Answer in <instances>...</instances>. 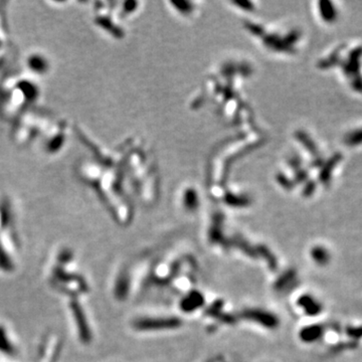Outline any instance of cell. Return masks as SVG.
Wrapping results in <instances>:
<instances>
[{"label":"cell","instance_id":"5","mask_svg":"<svg viewBox=\"0 0 362 362\" xmlns=\"http://www.w3.org/2000/svg\"><path fill=\"white\" fill-rule=\"evenodd\" d=\"M69 312L76 329L78 339L83 344H90L93 340V330L86 309L80 298H72L68 303Z\"/></svg>","mask_w":362,"mask_h":362},{"label":"cell","instance_id":"14","mask_svg":"<svg viewBox=\"0 0 362 362\" xmlns=\"http://www.w3.org/2000/svg\"><path fill=\"white\" fill-rule=\"evenodd\" d=\"M201 298L199 295L197 297H194L193 295L189 296L186 300H184V302L182 304V308L184 310H195L198 307V305L200 304V302L202 300Z\"/></svg>","mask_w":362,"mask_h":362},{"label":"cell","instance_id":"12","mask_svg":"<svg viewBox=\"0 0 362 362\" xmlns=\"http://www.w3.org/2000/svg\"><path fill=\"white\" fill-rule=\"evenodd\" d=\"M320 10H321V15L323 17V19L326 22H334L337 18V13L333 7V5L331 3L328 2H324L320 4Z\"/></svg>","mask_w":362,"mask_h":362},{"label":"cell","instance_id":"6","mask_svg":"<svg viewBox=\"0 0 362 362\" xmlns=\"http://www.w3.org/2000/svg\"><path fill=\"white\" fill-rule=\"evenodd\" d=\"M60 341L57 335H48L39 348L40 362H56L60 353Z\"/></svg>","mask_w":362,"mask_h":362},{"label":"cell","instance_id":"9","mask_svg":"<svg viewBox=\"0 0 362 362\" xmlns=\"http://www.w3.org/2000/svg\"><path fill=\"white\" fill-rule=\"evenodd\" d=\"M0 355L7 358L19 356V348L11 332L5 324L0 323Z\"/></svg>","mask_w":362,"mask_h":362},{"label":"cell","instance_id":"11","mask_svg":"<svg viewBox=\"0 0 362 362\" xmlns=\"http://www.w3.org/2000/svg\"><path fill=\"white\" fill-rule=\"evenodd\" d=\"M342 159V155L340 153H335L331 159L325 164V167L324 169L322 170L321 174H320V179L321 181H323L324 183H328L330 181V178H331V173L333 171V169L335 168V166L341 161Z\"/></svg>","mask_w":362,"mask_h":362},{"label":"cell","instance_id":"4","mask_svg":"<svg viewBox=\"0 0 362 362\" xmlns=\"http://www.w3.org/2000/svg\"><path fill=\"white\" fill-rule=\"evenodd\" d=\"M71 133V126L68 121L56 118L45 136L42 138L44 142V150L49 155H56L64 149Z\"/></svg>","mask_w":362,"mask_h":362},{"label":"cell","instance_id":"7","mask_svg":"<svg viewBox=\"0 0 362 362\" xmlns=\"http://www.w3.org/2000/svg\"><path fill=\"white\" fill-rule=\"evenodd\" d=\"M28 73L34 77H42L47 75L51 69V63L48 57L41 53H33L27 58Z\"/></svg>","mask_w":362,"mask_h":362},{"label":"cell","instance_id":"15","mask_svg":"<svg viewBox=\"0 0 362 362\" xmlns=\"http://www.w3.org/2000/svg\"><path fill=\"white\" fill-rule=\"evenodd\" d=\"M351 87L354 91L362 94V77L360 74L352 77L351 79Z\"/></svg>","mask_w":362,"mask_h":362},{"label":"cell","instance_id":"10","mask_svg":"<svg viewBox=\"0 0 362 362\" xmlns=\"http://www.w3.org/2000/svg\"><path fill=\"white\" fill-rule=\"evenodd\" d=\"M361 58H362V47H359L353 50L349 54L348 59L342 64L343 72L348 78L351 79L352 77L360 74L359 71H360Z\"/></svg>","mask_w":362,"mask_h":362},{"label":"cell","instance_id":"8","mask_svg":"<svg viewBox=\"0 0 362 362\" xmlns=\"http://www.w3.org/2000/svg\"><path fill=\"white\" fill-rule=\"evenodd\" d=\"M180 321L178 319H153V318H141L136 319L133 322V327L139 331H149L159 328H175L178 327Z\"/></svg>","mask_w":362,"mask_h":362},{"label":"cell","instance_id":"16","mask_svg":"<svg viewBox=\"0 0 362 362\" xmlns=\"http://www.w3.org/2000/svg\"><path fill=\"white\" fill-rule=\"evenodd\" d=\"M340 52H341V49L336 51L332 57H330L327 61H325V67L329 68V67L335 66V64L339 63L340 62Z\"/></svg>","mask_w":362,"mask_h":362},{"label":"cell","instance_id":"2","mask_svg":"<svg viewBox=\"0 0 362 362\" xmlns=\"http://www.w3.org/2000/svg\"><path fill=\"white\" fill-rule=\"evenodd\" d=\"M75 256L71 249L64 248L56 256L50 272L49 282L58 292L72 298H82L89 294L90 285L87 279L74 270Z\"/></svg>","mask_w":362,"mask_h":362},{"label":"cell","instance_id":"1","mask_svg":"<svg viewBox=\"0 0 362 362\" xmlns=\"http://www.w3.org/2000/svg\"><path fill=\"white\" fill-rule=\"evenodd\" d=\"M41 96L38 78L29 74H14L0 82V116L14 122L20 115L36 106Z\"/></svg>","mask_w":362,"mask_h":362},{"label":"cell","instance_id":"17","mask_svg":"<svg viewBox=\"0 0 362 362\" xmlns=\"http://www.w3.org/2000/svg\"><path fill=\"white\" fill-rule=\"evenodd\" d=\"M9 47L7 48H0V73H2L4 66H5V59H6V55H7V50ZM2 78H0V82H2Z\"/></svg>","mask_w":362,"mask_h":362},{"label":"cell","instance_id":"13","mask_svg":"<svg viewBox=\"0 0 362 362\" xmlns=\"http://www.w3.org/2000/svg\"><path fill=\"white\" fill-rule=\"evenodd\" d=\"M345 143L347 146L354 147L362 144V128L352 131L345 137Z\"/></svg>","mask_w":362,"mask_h":362},{"label":"cell","instance_id":"3","mask_svg":"<svg viewBox=\"0 0 362 362\" xmlns=\"http://www.w3.org/2000/svg\"><path fill=\"white\" fill-rule=\"evenodd\" d=\"M56 118L49 111L37 106L29 109L13 122V140L18 145L27 146L37 139H42Z\"/></svg>","mask_w":362,"mask_h":362}]
</instances>
